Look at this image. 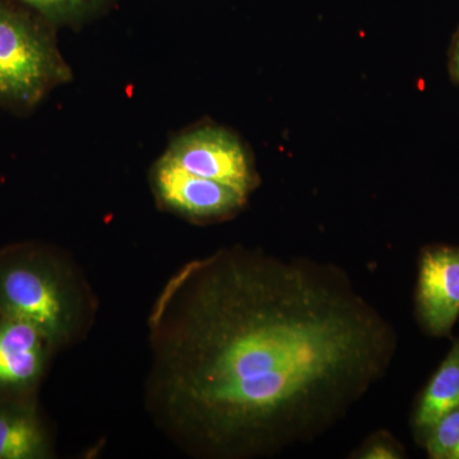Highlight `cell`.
Wrapping results in <instances>:
<instances>
[{
	"label": "cell",
	"mask_w": 459,
	"mask_h": 459,
	"mask_svg": "<svg viewBox=\"0 0 459 459\" xmlns=\"http://www.w3.org/2000/svg\"><path fill=\"white\" fill-rule=\"evenodd\" d=\"M53 457L35 397H0V459Z\"/></svg>",
	"instance_id": "obj_8"
},
{
	"label": "cell",
	"mask_w": 459,
	"mask_h": 459,
	"mask_svg": "<svg viewBox=\"0 0 459 459\" xmlns=\"http://www.w3.org/2000/svg\"><path fill=\"white\" fill-rule=\"evenodd\" d=\"M157 198L165 207L190 220H219L237 213L247 202L238 190L190 174L162 156L152 170Z\"/></svg>",
	"instance_id": "obj_5"
},
{
	"label": "cell",
	"mask_w": 459,
	"mask_h": 459,
	"mask_svg": "<svg viewBox=\"0 0 459 459\" xmlns=\"http://www.w3.org/2000/svg\"><path fill=\"white\" fill-rule=\"evenodd\" d=\"M164 157L190 174L226 184L247 197L258 184L247 147L238 135L222 126H198L180 135Z\"/></svg>",
	"instance_id": "obj_4"
},
{
	"label": "cell",
	"mask_w": 459,
	"mask_h": 459,
	"mask_svg": "<svg viewBox=\"0 0 459 459\" xmlns=\"http://www.w3.org/2000/svg\"><path fill=\"white\" fill-rule=\"evenodd\" d=\"M54 349L31 323L0 316V397H35Z\"/></svg>",
	"instance_id": "obj_7"
},
{
	"label": "cell",
	"mask_w": 459,
	"mask_h": 459,
	"mask_svg": "<svg viewBox=\"0 0 459 459\" xmlns=\"http://www.w3.org/2000/svg\"><path fill=\"white\" fill-rule=\"evenodd\" d=\"M416 313L434 337H446L459 318V247L431 246L420 255Z\"/></svg>",
	"instance_id": "obj_6"
},
{
	"label": "cell",
	"mask_w": 459,
	"mask_h": 459,
	"mask_svg": "<svg viewBox=\"0 0 459 459\" xmlns=\"http://www.w3.org/2000/svg\"><path fill=\"white\" fill-rule=\"evenodd\" d=\"M148 325L153 415L211 458L312 442L385 377L397 347L336 267L244 249L175 272Z\"/></svg>",
	"instance_id": "obj_1"
},
{
	"label": "cell",
	"mask_w": 459,
	"mask_h": 459,
	"mask_svg": "<svg viewBox=\"0 0 459 459\" xmlns=\"http://www.w3.org/2000/svg\"><path fill=\"white\" fill-rule=\"evenodd\" d=\"M404 453L400 446L388 437H376L368 443L361 452L359 453V458L364 459H397L403 458Z\"/></svg>",
	"instance_id": "obj_12"
},
{
	"label": "cell",
	"mask_w": 459,
	"mask_h": 459,
	"mask_svg": "<svg viewBox=\"0 0 459 459\" xmlns=\"http://www.w3.org/2000/svg\"><path fill=\"white\" fill-rule=\"evenodd\" d=\"M0 316L31 323L60 347L80 333L86 301L80 282L53 250L14 244L0 250Z\"/></svg>",
	"instance_id": "obj_2"
},
{
	"label": "cell",
	"mask_w": 459,
	"mask_h": 459,
	"mask_svg": "<svg viewBox=\"0 0 459 459\" xmlns=\"http://www.w3.org/2000/svg\"><path fill=\"white\" fill-rule=\"evenodd\" d=\"M459 407V337L434 376L429 380L412 415L416 439L424 444L431 429L446 413Z\"/></svg>",
	"instance_id": "obj_9"
},
{
	"label": "cell",
	"mask_w": 459,
	"mask_h": 459,
	"mask_svg": "<svg viewBox=\"0 0 459 459\" xmlns=\"http://www.w3.org/2000/svg\"><path fill=\"white\" fill-rule=\"evenodd\" d=\"M422 446L431 459H459V407L437 422Z\"/></svg>",
	"instance_id": "obj_10"
},
{
	"label": "cell",
	"mask_w": 459,
	"mask_h": 459,
	"mask_svg": "<svg viewBox=\"0 0 459 459\" xmlns=\"http://www.w3.org/2000/svg\"><path fill=\"white\" fill-rule=\"evenodd\" d=\"M50 23L77 20L98 7L102 0H18Z\"/></svg>",
	"instance_id": "obj_11"
},
{
	"label": "cell",
	"mask_w": 459,
	"mask_h": 459,
	"mask_svg": "<svg viewBox=\"0 0 459 459\" xmlns=\"http://www.w3.org/2000/svg\"><path fill=\"white\" fill-rule=\"evenodd\" d=\"M49 23L0 0V102L5 107L30 110L71 77Z\"/></svg>",
	"instance_id": "obj_3"
},
{
	"label": "cell",
	"mask_w": 459,
	"mask_h": 459,
	"mask_svg": "<svg viewBox=\"0 0 459 459\" xmlns=\"http://www.w3.org/2000/svg\"><path fill=\"white\" fill-rule=\"evenodd\" d=\"M449 72L453 81L459 84V29L453 36L451 50H449Z\"/></svg>",
	"instance_id": "obj_13"
}]
</instances>
